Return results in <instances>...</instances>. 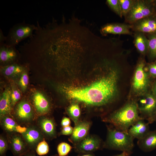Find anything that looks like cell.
Returning a JSON list of instances; mask_svg holds the SVG:
<instances>
[{
	"label": "cell",
	"instance_id": "31",
	"mask_svg": "<svg viewBox=\"0 0 156 156\" xmlns=\"http://www.w3.org/2000/svg\"><path fill=\"white\" fill-rule=\"evenodd\" d=\"M11 98L12 106H14L21 97V94L19 90L13 89L11 91Z\"/></svg>",
	"mask_w": 156,
	"mask_h": 156
},
{
	"label": "cell",
	"instance_id": "24",
	"mask_svg": "<svg viewBox=\"0 0 156 156\" xmlns=\"http://www.w3.org/2000/svg\"><path fill=\"white\" fill-rule=\"evenodd\" d=\"M147 38L149 40L148 51L152 58L156 57V33L148 34Z\"/></svg>",
	"mask_w": 156,
	"mask_h": 156
},
{
	"label": "cell",
	"instance_id": "38",
	"mask_svg": "<svg viewBox=\"0 0 156 156\" xmlns=\"http://www.w3.org/2000/svg\"><path fill=\"white\" fill-rule=\"evenodd\" d=\"M154 95L156 97V81L155 82L153 88Z\"/></svg>",
	"mask_w": 156,
	"mask_h": 156
},
{
	"label": "cell",
	"instance_id": "34",
	"mask_svg": "<svg viewBox=\"0 0 156 156\" xmlns=\"http://www.w3.org/2000/svg\"><path fill=\"white\" fill-rule=\"evenodd\" d=\"M148 70L150 75L153 77H156V62L149 66Z\"/></svg>",
	"mask_w": 156,
	"mask_h": 156
},
{
	"label": "cell",
	"instance_id": "12",
	"mask_svg": "<svg viewBox=\"0 0 156 156\" xmlns=\"http://www.w3.org/2000/svg\"><path fill=\"white\" fill-rule=\"evenodd\" d=\"M142 118L132 125L129 128L128 133L134 138L138 140L143 138L150 131L148 122L146 123Z\"/></svg>",
	"mask_w": 156,
	"mask_h": 156
},
{
	"label": "cell",
	"instance_id": "18",
	"mask_svg": "<svg viewBox=\"0 0 156 156\" xmlns=\"http://www.w3.org/2000/svg\"><path fill=\"white\" fill-rule=\"evenodd\" d=\"M11 91L9 89H5L3 92L0 100V117L5 116L11 112L12 106L11 98Z\"/></svg>",
	"mask_w": 156,
	"mask_h": 156
},
{
	"label": "cell",
	"instance_id": "4",
	"mask_svg": "<svg viewBox=\"0 0 156 156\" xmlns=\"http://www.w3.org/2000/svg\"><path fill=\"white\" fill-rule=\"evenodd\" d=\"M36 29L34 24L26 23L25 21L14 24L6 36L5 44L9 46H16L23 40L31 37Z\"/></svg>",
	"mask_w": 156,
	"mask_h": 156
},
{
	"label": "cell",
	"instance_id": "36",
	"mask_svg": "<svg viewBox=\"0 0 156 156\" xmlns=\"http://www.w3.org/2000/svg\"><path fill=\"white\" fill-rule=\"evenodd\" d=\"M6 36H5L1 29H0V45L5 43Z\"/></svg>",
	"mask_w": 156,
	"mask_h": 156
},
{
	"label": "cell",
	"instance_id": "20",
	"mask_svg": "<svg viewBox=\"0 0 156 156\" xmlns=\"http://www.w3.org/2000/svg\"><path fill=\"white\" fill-rule=\"evenodd\" d=\"M11 147L13 153L16 156H21L26 151L25 144L18 135H14L11 138Z\"/></svg>",
	"mask_w": 156,
	"mask_h": 156
},
{
	"label": "cell",
	"instance_id": "25",
	"mask_svg": "<svg viewBox=\"0 0 156 156\" xmlns=\"http://www.w3.org/2000/svg\"><path fill=\"white\" fill-rule=\"evenodd\" d=\"M68 111L70 117L76 125L79 122L80 114V109L78 105L77 104H72L69 107Z\"/></svg>",
	"mask_w": 156,
	"mask_h": 156
},
{
	"label": "cell",
	"instance_id": "7",
	"mask_svg": "<svg viewBox=\"0 0 156 156\" xmlns=\"http://www.w3.org/2000/svg\"><path fill=\"white\" fill-rule=\"evenodd\" d=\"M137 104L139 112L142 114L141 117L149 123L153 122L156 112V97L153 94H146Z\"/></svg>",
	"mask_w": 156,
	"mask_h": 156
},
{
	"label": "cell",
	"instance_id": "2",
	"mask_svg": "<svg viewBox=\"0 0 156 156\" xmlns=\"http://www.w3.org/2000/svg\"><path fill=\"white\" fill-rule=\"evenodd\" d=\"M142 118L139 115L137 103L132 101L127 103L104 120L112 124L116 129L128 132L132 125Z\"/></svg>",
	"mask_w": 156,
	"mask_h": 156
},
{
	"label": "cell",
	"instance_id": "17",
	"mask_svg": "<svg viewBox=\"0 0 156 156\" xmlns=\"http://www.w3.org/2000/svg\"><path fill=\"white\" fill-rule=\"evenodd\" d=\"M90 123L87 121L78 122L74 128L71 138L72 140L75 142L81 141L87 135L90 127Z\"/></svg>",
	"mask_w": 156,
	"mask_h": 156
},
{
	"label": "cell",
	"instance_id": "5",
	"mask_svg": "<svg viewBox=\"0 0 156 156\" xmlns=\"http://www.w3.org/2000/svg\"><path fill=\"white\" fill-rule=\"evenodd\" d=\"M154 14L153 1L134 0L131 9L124 17L126 22L132 24L139 20Z\"/></svg>",
	"mask_w": 156,
	"mask_h": 156
},
{
	"label": "cell",
	"instance_id": "16",
	"mask_svg": "<svg viewBox=\"0 0 156 156\" xmlns=\"http://www.w3.org/2000/svg\"><path fill=\"white\" fill-rule=\"evenodd\" d=\"M133 43L138 51L141 54H145L148 51L149 40L145 34L139 31L134 33Z\"/></svg>",
	"mask_w": 156,
	"mask_h": 156
},
{
	"label": "cell",
	"instance_id": "41",
	"mask_svg": "<svg viewBox=\"0 0 156 156\" xmlns=\"http://www.w3.org/2000/svg\"><path fill=\"white\" fill-rule=\"evenodd\" d=\"M154 121H156V112L155 113L154 118Z\"/></svg>",
	"mask_w": 156,
	"mask_h": 156
},
{
	"label": "cell",
	"instance_id": "33",
	"mask_svg": "<svg viewBox=\"0 0 156 156\" xmlns=\"http://www.w3.org/2000/svg\"><path fill=\"white\" fill-rule=\"evenodd\" d=\"M73 130V128L70 126L63 127L61 134L63 135H69L72 134Z\"/></svg>",
	"mask_w": 156,
	"mask_h": 156
},
{
	"label": "cell",
	"instance_id": "14",
	"mask_svg": "<svg viewBox=\"0 0 156 156\" xmlns=\"http://www.w3.org/2000/svg\"><path fill=\"white\" fill-rule=\"evenodd\" d=\"M138 145L144 152L151 151L156 148V130L149 131L142 139L138 140Z\"/></svg>",
	"mask_w": 156,
	"mask_h": 156
},
{
	"label": "cell",
	"instance_id": "23",
	"mask_svg": "<svg viewBox=\"0 0 156 156\" xmlns=\"http://www.w3.org/2000/svg\"><path fill=\"white\" fill-rule=\"evenodd\" d=\"M1 118V124L5 130L9 132H17L18 125L13 119L6 116Z\"/></svg>",
	"mask_w": 156,
	"mask_h": 156
},
{
	"label": "cell",
	"instance_id": "21",
	"mask_svg": "<svg viewBox=\"0 0 156 156\" xmlns=\"http://www.w3.org/2000/svg\"><path fill=\"white\" fill-rule=\"evenodd\" d=\"M39 124L43 132L50 136L55 134V126L53 121L49 118H43L39 120Z\"/></svg>",
	"mask_w": 156,
	"mask_h": 156
},
{
	"label": "cell",
	"instance_id": "6",
	"mask_svg": "<svg viewBox=\"0 0 156 156\" xmlns=\"http://www.w3.org/2000/svg\"><path fill=\"white\" fill-rule=\"evenodd\" d=\"M145 66L144 61L141 59L136 66L133 78L132 90L138 95H143L149 84L148 74L145 71Z\"/></svg>",
	"mask_w": 156,
	"mask_h": 156
},
{
	"label": "cell",
	"instance_id": "13",
	"mask_svg": "<svg viewBox=\"0 0 156 156\" xmlns=\"http://www.w3.org/2000/svg\"><path fill=\"white\" fill-rule=\"evenodd\" d=\"M16 114L21 120L27 122L31 120L33 117L32 107L30 104L26 101H22L17 106Z\"/></svg>",
	"mask_w": 156,
	"mask_h": 156
},
{
	"label": "cell",
	"instance_id": "39",
	"mask_svg": "<svg viewBox=\"0 0 156 156\" xmlns=\"http://www.w3.org/2000/svg\"><path fill=\"white\" fill-rule=\"evenodd\" d=\"M153 5L155 11V14H156V0L153 1Z\"/></svg>",
	"mask_w": 156,
	"mask_h": 156
},
{
	"label": "cell",
	"instance_id": "42",
	"mask_svg": "<svg viewBox=\"0 0 156 156\" xmlns=\"http://www.w3.org/2000/svg\"><path fill=\"white\" fill-rule=\"evenodd\" d=\"M25 156H35L33 154H27Z\"/></svg>",
	"mask_w": 156,
	"mask_h": 156
},
{
	"label": "cell",
	"instance_id": "32",
	"mask_svg": "<svg viewBox=\"0 0 156 156\" xmlns=\"http://www.w3.org/2000/svg\"><path fill=\"white\" fill-rule=\"evenodd\" d=\"M8 149V145L5 140L1 136L0 138V155L1 156L5 155Z\"/></svg>",
	"mask_w": 156,
	"mask_h": 156
},
{
	"label": "cell",
	"instance_id": "30",
	"mask_svg": "<svg viewBox=\"0 0 156 156\" xmlns=\"http://www.w3.org/2000/svg\"><path fill=\"white\" fill-rule=\"evenodd\" d=\"M28 83L29 77L27 74L26 72H24L22 74L19 81V85L23 91H25Z\"/></svg>",
	"mask_w": 156,
	"mask_h": 156
},
{
	"label": "cell",
	"instance_id": "40",
	"mask_svg": "<svg viewBox=\"0 0 156 156\" xmlns=\"http://www.w3.org/2000/svg\"><path fill=\"white\" fill-rule=\"evenodd\" d=\"M80 156H94L92 154H86L84 155Z\"/></svg>",
	"mask_w": 156,
	"mask_h": 156
},
{
	"label": "cell",
	"instance_id": "8",
	"mask_svg": "<svg viewBox=\"0 0 156 156\" xmlns=\"http://www.w3.org/2000/svg\"><path fill=\"white\" fill-rule=\"evenodd\" d=\"M132 25L134 32L139 31L144 34L156 33V14H154L138 21Z\"/></svg>",
	"mask_w": 156,
	"mask_h": 156
},
{
	"label": "cell",
	"instance_id": "15",
	"mask_svg": "<svg viewBox=\"0 0 156 156\" xmlns=\"http://www.w3.org/2000/svg\"><path fill=\"white\" fill-rule=\"evenodd\" d=\"M34 107L38 112L40 114L47 113L50 108V104L48 100L41 93L36 92L33 97Z\"/></svg>",
	"mask_w": 156,
	"mask_h": 156
},
{
	"label": "cell",
	"instance_id": "28",
	"mask_svg": "<svg viewBox=\"0 0 156 156\" xmlns=\"http://www.w3.org/2000/svg\"><path fill=\"white\" fill-rule=\"evenodd\" d=\"M49 146L47 143L43 140L40 142L37 146L36 151L39 155L47 154L49 151Z\"/></svg>",
	"mask_w": 156,
	"mask_h": 156
},
{
	"label": "cell",
	"instance_id": "43",
	"mask_svg": "<svg viewBox=\"0 0 156 156\" xmlns=\"http://www.w3.org/2000/svg\"><path fill=\"white\" fill-rule=\"evenodd\" d=\"M58 156L57 155H54V156Z\"/></svg>",
	"mask_w": 156,
	"mask_h": 156
},
{
	"label": "cell",
	"instance_id": "10",
	"mask_svg": "<svg viewBox=\"0 0 156 156\" xmlns=\"http://www.w3.org/2000/svg\"><path fill=\"white\" fill-rule=\"evenodd\" d=\"M100 140L98 138L90 136L85 138L76 146L77 151L81 153L90 152L99 148Z\"/></svg>",
	"mask_w": 156,
	"mask_h": 156
},
{
	"label": "cell",
	"instance_id": "19",
	"mask_svg": "<svg viewBox=\"0 0 156 156\" xmlns=\"http://www.w3.org/2000/svg\"><path fill=\"white\" fill-rule=\"evenodd\" d=\"M26 142L31 147H34L42 138V134L37 129L34 128H27L22 134Z\"/></svg>",
	"mask_w": 156,
	"mask_h": 156
},
{
	"label": "cell",
	"instance_id": "37",
	"mask_svg": "<svg viewBox=\"0 0 156 156\" xmlns=\"http://www.w3.org/2000/svg\"><path fill=\"white\" fill-rule=\"evenodd\" d=\"M132 153V152L123 151L121 153L115 156H130Z\"/></svg>",
	"mask_w": 156,
	"mask_h": 156
},
{
	"label": "cell",
	"instance_id": "35",
	"mask_svg": "<svg viewBox=\"0 0 156 156\" xmlns=\"http://www.w3.org/2000/svg\"><path fill=\"white\" fill-rule=\"evenodd\" d=\"M70 124V119L66 117H64L61 121V125L63 127L69 126Z\"/></svg>",
	"mask_w": 156,
	"mask_h": 156
},
{
	"label": "cell",
	"instance_id": "11",
	"mask_svg": "<svg viewBox=\"0 0 156 156\" xmlns=\"http://www.w3.org/2000/svg\"><path fill=\"white\" fill-rule=\"evenodd\" d=\"M18 57L15 46H9L5 43L0 45V60L2 64L11 63Z\"/></svg>",
	"mask_w": 156,
	"mask_h": 156
},
{
	"label": "cell",
	"instance_id": "26",
	"mask_svg": "<svg viewBox=\"0 0 156 156\" xmlns=\"http://www.w3.org/2000/svg\"><path fill=\"white\" fill-rule=\"evenodd\" d=\"M122 16L125 17L131 9L134 0H118Z\"/></svg>",
	"mask_w": 156,
	"mask_h": 156
},
{
	"label": "cell",
	"instance_id": "3",
	"mask_svg": "<svg viewBox=\"0 0 156 156\" xmlns=\"http://www.w3.org/2000/svg\"><path fill=\"white\" fill-rule=\"evenodd\" d=\"M106 146L110 149L132 152L134 147L133 138L128 132L108 128Z\"/></svg>",
	"mask_w": 156,
	"mask_h": 156
},
{
	"label": "cell",
	"instance_id": "22",
	"mask_svg": "<svg viewBox=\"0 0 156 156\" xmlns=\"http://www.w3.org/2000/svg\"><path fill=\"white\" fill-rule=\"evenodd\" d=\"M4 74L7 76H14L21 74L23 70V66L16 63L5 66L3 68Z\"/></svg>",
	"mask_w": 156,
	"mask_h": 156
},
{
	"label": "cell",
	"instance_id": "9",
	"mask_svg": "<svg viewBox=\"0 0 156 156\" xmlns=\"http://www.w3.org/2000/svg\"><path fill=\"white\" fill-rule=\"evenodd\" d=\"M132 28V25L129 24H108L101 28V34L104 35L108 34L132 35L133 33L130 30Z\"/></svg>",
	"mask_w": 156,
	"mask_h": 156
},
{
	"label": "cell",
	"instance_id": "29",
	"mask_svg": "<svg viewBox=\"0 0 156 156\" xmlns=\"http://www.w3.org/2000/svg\"><path fill=\"white\" fill-rule=\"evenodd\" d=\"M71 147L65 142L60 143L57 147V151L59 156H65L70 151Z\"/></svg>",
	"mask_w": 156,
	"mask_h": 156
},
{
	"label": "cell",
	"instance_id": "1",
	"mask_svg": "<svg viewBox=\"0 0 156 156\" xmlns=\"http://www.w3.org/2000/svg\"><path fill=\"white\" fill-rule=\"evenodd\" d=\"M118 70H111L89 86L82 88L64 86L61 90L69 99L95 106L106 105L113 101L117 95L119 75Z\"/></svg>",
	"mask_w": 156,
	"mask_h": 156
},
{
	"label": "cell",
	"instance_id": "27",
	"mask_svg": "<svg viewBox=\"0 0 156 156\" xmlns=\"http://www.w3.org/2000/svg\"><path fill=\"white\" fill-rule=\"evenodd\" d=\"M107 3L110 8L120 18L122 16L118 0H107Z\"/></svg>",
	"mask_w": 156,
	"mask_h": 156
}]
</instances>
